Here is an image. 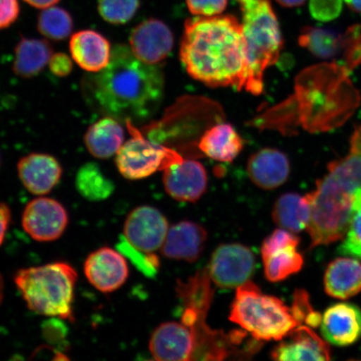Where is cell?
Returning a JSON list of instances; mask_svg holds the SVG:
<instances>
[{
    "label": "cell",
    "instance_id": "cell-26",
    "mask_svg": "<svg viewBox=\"0 0 361 361\" xmlns=\"http://www.w3.org/2000/svg\"><path fill=\"white\" fill-rule=\"evenodd\" d=\"M53 54L47 39L22 38L15 49L13 71L19 78H33L49 64Z\"/></svg>",
    "mask_w": 361,
    "mask_h": 361
},
{
    "label": "cell",
    "instance_id": "cell-42",
    "mask_svg": "<svg viewBox=\"0 0 361 361\" xmlns=\"http://www.w3.org/2000/svg\"><path fill=\"white\" fill-rule=\"evenodd\" d=\"M60 0H25V2L29 4L30 6L40 8H47L51 6H55Z\"/></svg>",
    "mask_w": 361,
    "mask_h": 361
},
{
    "label": "cell",
    "instance_id": "cell-40",
    "mask_svg": "<svg viewBox=\"0 0 361 361\" xmlns=\"http://www.w3.org/2000/svg\"><path fill=\"white\" fill-rule=\"evenodd\" d=\"M48 65L52 74L58 78H66L73 70L72 58L63 52L53 54Z\"/></svg>",
    "mask_w": 361,
    "mask_h": 361
},
{
    "label": "cell",
    "instance_id": "cell-11",
    "mask_svg": "<svg viewBox=\"0 0 361 361\" xmlns=\"http://www.w3.org/2000/svg\"><path fill=\"white\" fill-rule=\"evenodd\" d=\"M68 224L69 215L66 207L53 198H35L23 212V228L37 242L57 240L65 233Z\"/></svg>",
    "mask_w": 361,
    "mask_h": 361
},
{
    "label": "cell",
    "instance_id": "cell-29",
    "mask_svg": "<svg viewBox=\"0 0 361 361\" xmlns=\"http://www.w3.org/2000/svg\"><path fill=\"white\" fill-rule=\"evenodd\" d=\"M328 171L355 191H361V125L351 135L349 154L331 161Z\"/></svg>",
    "mask_w": 361,
    "mask_h": 361
},
{
    "label": "cell",
    "instance_id": "cell-10",
    "mask_svg": "<svg viewBox=\"0 0 361 361\" xmlns=\"http://www.w3.org/2000/svg\"><path fill=\"white\" fill-rule=\"evenodd\" d=\"M300 238L286 229H277L264 239L261 247L265 278L269 282H279L300 272L304 258L297 247Z\"/></svg>",
    "mask_w": 361,
    "mask_h": 361
},
{
    "label": "cell",
    "instance_id": "cell-31",
    "mask_svg": "<svg viewBox=\"0 0 361 361\" xmlns=\"http://www.w3.org/2000/svg\"><path fill=\"white\" fill-rule=\"evenodd\" d=\"M39 32L48 39L61 42L69 37L74 28L73 19L64 8L51 6L40 12L38 16Z\"/></svg>",
    "mask_w": 361,
    "mask_h": 361
},
{
    "label": "cell",
    "instance_id": "cell-28",
    "mask_svg": "<svg viewBox=\"0 0 361 361\" xmlns=\"http://www.w3.org/2000/svg\"><path fill=\"white\" fill-rule=\"evenodd\" d=\"M75 187L80 195L90 202L105 201L115 190L114 183L106 177L96 162L80 166L75 176Z\"/></svg>",
    "mask_w": 361,
    "mask_h": 361
},
{
    "label": "cell",
    "instance_id": "cell-6",
    "mask_svg": "<svg viewBox=\"0 0 361 361\" xmlns=\"http://www.w3.org/2000/svg\"><path fill=\"white\" fill-rule=\"evenodd\" d=\"M310 207L307 231L310 247L331 245L344 238L352 219L361 209V191H355L328 173L306 194Z\"/></svg>",
    "mask_w": 361,
    "mask_h": 361
},
{
    "label": "cell",
    "instance_id": "cell-19",
    "mask_svg": "<svg viewBox=\"0 0 361 361\" xmlns=\"http://www.w3.org/2000/svg\"><path fill=\"white\" fill-rule=\"evenodd\" d=\"M324 340L336 346H348L361 337V310L349 303L334 305L326 310L320 324Z\"/></svg>",
    "mask_w": 361,
    "mask_h": 361
},
{
    "label": "cell",
    "instance_id": "cell-37",
    "mask_svg": "<svg viewBox=\"0 0 361 361\" xmlns=\"http://www.w3.org/2000/svg\"><path fill=\"white\" fill-rule=\"evenodd\" d=\"M343 0H310V11L316 20L329 22L340 16Z\"/></svg>",
    "mask_w": 361,
    "mask_h": 361
},
{
    "label": "cell",
    "instance_id": "cell-3",
    "mask_svg": "<svg viewBox=\"0 0 361 361\" xmlns=\"http://www.w3.org/2000/svg\"><path fill=\"white\" fill-rule=\"evenodd\" d=\"M349 73L343 65L322 63L298 76L295 96L284 104L296 128L302 125L310 133H326L350 118L361 97Z\"/></svg>",
    "mask_w": 361,
    "mask_h": 361
},
{
    "label": "cell",
    "instance_id": "cell-1",
    "mask_svg": "<svg viewBox=\"0 0 361 361\" xmlns=\"http://www.w3.org/2000/svg\"><path fill=\"white\" fill-rule=\"evenodd\" d=\"M90 107L118 121H142L159 107L164 94V76L159 67L135 56L130 47L112 48L109 65L85 75L81 82Z\"/></svg>",
    "mask_w": 361,
    "mask_h": 361
},
{
    "label": "cell",
    "instance_id": "cell-34",
    "mask_svg": "<svg viewBox=\"0 0 361 361\" xmlns=\"http://www.w3.org/2000/svg\"><path fill=\"white\" fill-rule=\"evenodd\" d=\"M292 313L299 326L305 323L310 328H318L322 322V314L313 309L309 293L304 290H297L293 295Z\"/></svg>",
    "mask_w": 361,
    "mask_h": 361
},
{
    "label": "cell",
    "instance_id": "cell-45",
    "mask_svg": "<svg viewBox=\"0 0 361 361\" xmlns=\"http://www.w3.org/2000/svg\"><path fill=\"white\" fill-rule=\"evenodd\" d=\"M4 283L2 274H0V305H1L3 299H4Z\"/></svg>",
    "mask_w": 361,
    "mask_h": 361
},
{
    "label": "cell",
    "instance_id": "cell-8",
    "mask_svg": "<svg viewBox=\"0 0 361 361\" xmlns=\"http://www.w3.org/2000/svg\"><path fill=\"white\" fill-rule=\"evenodd\" d=\"M130 138L116 153V165L119 173L128 180L150 177L157 171L183 160L173 149L147 138L130 121H125Z\"/></svg>",
    "mask_w": 361,
    "mask_h": 361
},
{
    "label": "cell",
    "instance_id": "cell-27",
    "mask_svg": "<svg viewBox=\"0 0 361 361\" xmlns=\"http://www.w3.org/2000/svg\"><path fill=\"white\" fill-rule=\"evenodd\" d=\"M273 220L279 228L293 233L303 231L308 227L310 207L306 196L298 193H286L274 203Z\"/></svg>",
    "mask_w": 361,
    "mask_h": 361
},
{
    "label": "cell",
    "instance_id": "cell-41",
    "mask_svg": "<svg viewBox=\"0 0 361 361\" xmlns=\"http://www.w3.org/2000/svg\"><path fill=\"white\" fill-rule=\"evenodd\" d=\"M11 222V210L6 203H0V246L6 238Z\"/></svg>",
    "mask_w": 361,
    "mask_h": 361
},
{
    "label": "cell",
    "instance_id": "cell-7",
    "mask_svg": "<svg viewBox=\"0 0 361 361\" xmlns=\"http://www.w3.org/2000/svg\"><path fill=\"white\" fill-rule=\"evenodd\" d=\"M229 319L261 342L281 341L299 326L291 308L250 281L237 288Z\"/></svg>",
    "mask_w": 361,
    "mask_h": 361
},
{
    "label": "cell",
    "instance_id": "cell-30",
    "mask_svg": "<svg viewBox=\"0 0 361 361\" xmlns=\"http://www.w3.org/2000/svg\"><path fill=\"white\" fill-rule=\"evenodd\" d=\"M299 44L316 57L331 59L342 51V35L331 30L306 26L301 30Z\"/></svg>",
    "mask_w": 361,
    "mask_h": 361
},
{
    "label": "cell",
    "instance_id": "cell-38",
    "mask_svg": "<svg viewBox=\"0 0 361 361\" xmlns=\"http://www.w3.org/2000/svg\"><path fill=\"white\" fill-rule=\"evenodd\" d=\"M228 0H187L189 11L195 16L210 17L222 15Z\"/></svg>",
    "mask_w": 361,
    "mask_h": 361
},
{
    "label": "cell",
    "instance_id": "cell-39",
    "mask_svg": "<svg viewBox=\"0 0 361 361\" xmlns=\"http://www.w3.org/2000/svg\"><path fill=\"white\" fill-rule=\"evenodd\" d=\"M20 11L18 0H0V30L11 26L19 18Z\"/></svg>",
    "mask_w": 361,
    "mask_h": 361
},
{
    "label": "cell",
    "instance_id": "cell-33",
    "mask_svg": "<svg viewBox=\"0 0 361 361\" xmlns=\"http://www.w3.org/2000/svg\"><path fill=\"white\" fill-rule=\"evenodd\" d=\"M343 63L350 72L361 65V23L349 27L342 35Z\"/></svg>",
    "mask_w": 361,
    "mask_h": 361
},
{
    "label": "cell",
    "instance_id": "cell-15",
    "mask_svg": "<svg viewBox=\"0 0 361 361\" xmlns=\"http://www.w3.org/2000/svg\"><path fill=\"white\" fill-rule=\"evenodd\" d=\"M164 171L165 190L173 200L196 202L205 193L207 174L200 161L183 159Z\"/></svg>",
    "mask_w": 361,
    "mask_h": 361
},
{
    "label": "cell",
    "instance_id": "cell-20",
    "mask_svg": "<svg viewBox=\"0 0 361 361\" xmlns=\"http://www.w3.org/2000/svg\"><path fill=\"white\" fill-rule=\"evenodd\" d=\"M207 233L201 225L182 221L169 228L161 255L171 259L197 261L204 250Z\"/></svg>",
    "mask_w": 361,
    "mask_h": 361
},
{
    "label": "cell",
    "instance_id": "cell-22",
    "mask_svg": "<svg viewBox=\"0 0 361 361\" xmlns=\"http://www.w3.org/2000/svg\"><path fill=\"white\" fill-rule=\"evenodd\" d=\"M248 177L257 187L273 190L286 183L290 164L284 153L273 148H264L254 153L247 165Z\"/></svg>",
    "mask_w": 361,
    "mask_h": 361
},
{
    "label": "cell",
    "instance_id": "cell-21",
    "mask_svg": "<svg viewBox=\"0 0 361 361\" xmlns=\"http://www.w3.org/2000/svg\"><path fill=\"white\" fill-rule=\"evenodd\" d=\"M72 60L88 73H97L109 65L112 47L105 36L96 30H85L71 35Z\"/></svg>",
    "mask_w": 361,
    "mask_h": 361
},
{
    "label": "cell",
    "instance_id": "cell-32",
    "mask_svg": "<svg viewBox=\"0 0 361 361\" xmlns=\"http://www.w3.org/2000/svg\"><path fill=\"white\" fill-rule=\"evenodd\" d=\"M140 7L139 0H99L98 11L102 19L112 25L132 20Z\"/></svg>",
    "mask_w": 361,
    "mask_h": 361
},
{
    "label": "cell",
    "instance_id": "cell-16",
    "mask_svg": "<svg viewBox=\"0 0 361 361\" xmlns=\"http://www.w3.org/2000/svg\"><path fill=\"white\" fill-rule=\"evenodd\" d=\"M195 342L191 329L183 323L160 324L150 338L149 350L159 361L192 360Z\"/></svg>",
    "mask_w": 361,
    "mask_h": 361
},
{
    "label": "cell",
    "instance_id": "cell-18",
    "mask_svg": "<svg viewBox=\"0 0 361 361\" xmlns=\"http://www.w3.org/2000/svg\"><path fill=\"white\" fill-rule=\"evenodd\" d=\"M331 355L327 343L312 328L302 324L283 338L270 354L274 360L288 361L329 360Z\"/></svg>",
    "mask_w": 361,
    "mask_h": 361
},
{
    "label": "cell",
    "instance_id": "cell-4",
    "mask_svg": "<svg viewBox=\"0 0 361 361\" xmlns=\"http://www.w3.org/2000/svg\"><path fill=\"white\" fill-rule=\"evenodd\" d=\"M240 6L247 70L243 89L255 96L264 90L267 68L276 64L283 40L271 0H237Z\"/></svg>",
    "mask_w": 361,
    "mask_h": 361
},
{
    "label": "cell",
    "instance_id": "cell-43",
    "mask_svg": "<svg viewBox=\"0 0 361 361\" xmlns=\"http://www.w3.org/2000/svg\"><path fill=\"white\" fill-rule=\"evenodd\" d=\"M281 6L286 8H295L303 6L306 0H276Z\"/></svg>",
    "mask_w": 361,
    "mask_h": 361
},
{
    "label": "cell",
    "instance_id": "cell-24",
    "mask_svg": "<svg viewBox=\"0 0 361 361\" xmlns=\"http://www.w3.org/2000/svg\"><path fill=\"white\" fill-rule=\"evenodd\" d=\"M124 140L125 132L120 121L108 116L90 126L84 135L85 147L97 159H107L116 154Z\"/></svg>",
    "mask_w": 361,
    "mask_h": 361
},
{
    "label": "cell",
    "instance_id": "cell-35",
    "mask_svg": "<svg viewBox=\"0 0 361 361\" xmlns=\"http://www.w3.org/2000/svg\"><path fill=\"white\" fill-rule=\"evenodd\" d=\"M117 250L132 261L135 267L147 276H153L159 268V259L156 255L152 252L147 254L137 250L130 245L125 237H121V241L117 245Z\"/></svg>",
    "mask_w": 361,
    "mask_h": 361
},
{
    "label": "cell",
    "instance_id": "cell-36",
    "mask_svg": "<svg viewBox=\"0 0 361 361\" xmlns=\"http://www.w3.org/2000/svg\"><path fill=\"white\" fill-rule=\"evenodd\" d=\"M338 252L342 255L361 260V209L352 219Z\"/></svg>",
    "mask_w": 361,
    "mask_h": 361
},
{
    "label": "cell",
    "instance_id": "cell-44",
    "mask_svg": "<svg viewBox=\"0 0 361 361\" xmlns=\"http://www.w3.org/2000/svg\"><path fill=\"white\" fill-rule=\"evenodd\" d=\"M344 1L351 11L361 13V0H344Z\"/></svg>",
    "mask_w": 361,
    "mask_h": 361
},
{
    "label": "cell",
    "instance_id": "cell-9",
    "mask_svg": "<svg viewBox=\"0 0 361 361\" xmlns=\"http://www.w3.org/2000/svg\"><path fill=\"white\" fill-rule=\"evenodd\" d=\"M212 282L221 288H234L250 281L255 257L241 243H224L216 248L207 268Z\"/></svg>",
    "mask_w": 361,
    "mask_h": 361
},
{
    "label": "cell",
    "instance_id": "cell-17",
    "mask_svg": "<svg viewBox=\"0 0 361 361\" xmlns=\"http://www.w3.org/2000/svg\"><path fill=\"white\" fill-rule=\"evenodd\" d=\"M17 171L27 190L39 196L51 192L63 175L60 161L47 153H30L23 157L18 162Z\"/></svg>",
    "mask_w": 361,
    "mask_h": 361
},
{
    "label": "cell",
    "instance_id": "cell-14",
    "mask_svg": "<svg viewBox=\"0 0 361 361\" xmlns=\"http://www.w3.org/2000/svg\"><path fill=\"white\" fill-rule=\"evenodd\" d=\"M173 35L169 27L156 19L135 26L130 35V48L139 60L150 65L164 61L173 49Z\"/></svg>",
    "mask_w": 361,
    "mask_h": 361
},
{
    "label": "cell",
    "instance_id": "cell-2",
    "mask_svg": "<svg viewBox=\"0 0 361 361\" xmlns=\"http://www.w3.org/2000/svg\"><path fill=\"white\" fill-rule=\"evenodd\" d=\"M180 61L189 75L210 87L243 89L247 45L235 16H196L185 23Z\"/></svg>",
    "mask_w": 361,
    "mask_h": 361
},
{
    "label": "cell",
    "instance_id": "cell-13",
    "mask_svg": "<svg viewBox=\"0 0 361 361\" xmlns=\"http://www.w3.org/2000/svg\"><path fill=\"white\" fill-rule=\"evenodd\" d=\"M85 277L102 293L114 292L128 281L129 268L118 250L103 247L90 254L84 264Z\"/></svg>",
    "mask_w": 361,
    "mask_h": 361
},
{
    "label": "cell",
    "instance_id": "cell-23",
    "mask_svg": "<svg viewBox=\"0 0 361 361\" xmlns=\"http://www.w3.org/2000/svg\"><path fill=\"white\" fill-rule=\"evenodd\" d=\"M324 290L338 300H347L361 291V264L352 257L331 262L324 274Z\"/></svg>",
    "mask_w": 361,
    "mask_h": 361
},
{
    "label": "cell",
    "instance_id": "cell-25",
    "mask_svg": "<svg viewBox=\"0 0 361 361\" xmlns=\"http://www.w3.org/2000/svg\"><path fill=\"white\" fill-rule=\"evenodd\" d=\"M198 147L212 159L231 162L242 152L243 142L232 125L219 123L202 134Z\"/></svg>",
    "mask_w": 361,
    "mask_h": 361
},
{
    "label": "cell",
    "instance_id": "cell-12",
    "mask_svg": "<svg viewBox=\"0 0 361 361\" xmlns=\"http://www.w3.org/2000/svg\"><path fill=\"white\" fill-rule=\"evenodd\" d=\"M169 224L166 216L155 207L141 206L133 209L124 224V237L137 250L147 254L161 250Z\"/></svg>",
    "mask_w": 361,
    "mask_h": 361
},
{
    "label": "cell",
    "instance_id": "cell-5",
    "mask_svg": "<svg viewBox=\"0 0 361 361\" xmlns=\"http://www.w3.org/2000/svg\"><path fill=\"white\" fill-rule=\"evenodd\" d=\"M78 274L66 262L18 270L15 283L33 312L73 322Z\"/></svg>",
    "mask_w": 361,
    "mask_h": 361
}]
</instances>
